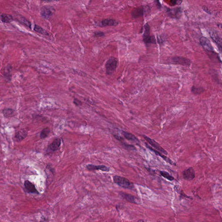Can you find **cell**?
<instances>
[{
	"label": "cell",
	"instance_id": "obj_20",
	"mask_svg": "<svg viewBox=\"0 0 222 222\" xmlns=\"http://www.w3.org/2000/svg\"><path fill=\"white\" fill-rule=\"evenodd\" d=\"M114 136L116 139L120 141L121 143H122V144L123 147H124L125 148H126L127 150H131V151H134V150H136V148H135V147L134 145L129 144H128L124 142L123 141L122 138L121 136H118V135H114Z\"/></svg>",
	"mask_w": 222,
	"mask_h": 222
},
{
	"label": "cell",
	"instance_id": "obj_14",
	"mask_svg": "<svg viewBox=\"0 0 222 222\" xmlns=\"http://www.w3.org/2000/svg\"><path fill=\"white\" fill-rule=\"evenodd\" d=\"M122 134L125 138L127 140L133 142L137 144L140 143L139 139L134 134L124 131H122Z\"/></svg>",
	"mask_w": 222,
	"mask_h": 222
},
{
	"label": "cell",
	"instance_id": "obj_33",
	"mask_svg": "<svg viewBox=\"0 0 222 222\" xmlns=\"http://www.w3.org/2000/svg\"><path fill=\"white\" fill-rule=\"evenodd\" d=\"M154 2H155V3H156V5H157V8L159 9H161V8H162V5H161V3H160V2H159V1H154Z\"/></svg>",
	"mask_w": 222,
	"mask_h": 222
},
{
	"label": "cell",
	"instance_id": "obj_23",
	"mask_svg": "<svg viewBox=\"0 0 222 222\" xmlns=\"http://www.w3.org/2000/svg\"><path fill=\"white\" fill-rule=\"evenodd\" d=\"M191 91L195 95H198L204 92L205 90L203 87H196V86H193L191 88Z\"/></svg>",
	"mask_w": 222,
	"mask_h": 222
},
{
	"label": "cell",
	"instance_id": "obj_16",
	"mask_svg": "<svg viewBox=\"0 0 222 222\" xmlns=\"http://www.w3.org/2000/svg\"><path fill=\"white\" fill-rule=\"evenodd\" d=\"M28 135V132L25 130H21L15 134V139L17 142H20L25 139Z\"/></svg>",
	"mask_w": 222,
	"mask_h": 222
},
{
	"label": "cell",
	"instance_id": "obj_4",
	"mask_svg": "<svg viewBox=\"0 0 222 222\" xmlns=\"http://www.w3.org/2000/svg\"><path fill=\"white\" fill-rule=\"evenodd\" d=\"M170 63L184 66H190L191 63V60L185 57L175 56L170 58Z\"/></svg>",
	"mask_w": 222,
	"mask_h": 222
},
{
	"label": "cell",
	"instance_id": "obj_24",
	"mask_svg": "<svg viewBox=\"0 0 222 222\" xmlns=\"http://www.w3.org/2000/svg\"><path fill=\"white\" fill-rule=\"evenodd\" d=\"M160 174L162 176L170 181H173L174 178L173 176H171L170 174L165 171H160Z\"/></svg>",
	"mask_w": 222,
	"mask_h": 222
},
{
	"label": "cell",
	"instance_id": "obj_12",
	"mask_svg": "<svg viewBox=\"0 0 222 222\" xmlns=\"http://www.w3.org/2000/svg\"><path fill=\"white\" fill-rule=\"evenodd\" d=\"M87 170L90 171L94 170H101L102 171L109 172L110 170V167L103 165H95L93 164H88L86 166Z\"/></svg>",
	"mask_w": 222,
	"mask_h": 222
},
{
	"label": "cell",
	"instance_id": "obj_8",
	"mask_svg": "<svg viewBox=\"0 0 222 222\" xmlns=\"http://www.w3.org/2000/svg\"><path fill=\"white\" fill-rule=\"evenodd\" d=\"M145 145L148 149L151 150L152 152H153L154 153L156 154V155H157V156H160V157H162V158L164 161H165L166 163H167L169 164H171V165H176V164H175L172 160H171V159H170V158H169V157H166L165 155L163 154L162 153L160 152L159 151L154 149V148L151 147V146L148 145V144H147V143H145Z\"/></svg>",
	"mask_w": 222,
	"mask_h": 222
},
{
	"label": "cell",
	"instance_id": "obj_13",
	"mask_svg": "<svg viewBox=\"0 0 222 222\" xmlns=\"http://www.w3.org/2000/svg\"><path fill=\"white\" fill-rule=\"evenodd\" d=\"M120 194L122 197L124 199H125L128 201L134 204H140L139 201H139V199L134 196L132 195L123 192H120Z\"/></svg>",
	"mask_w": 222,
	"mask_h": 222
},
{
	"label": "cell",
	"instance_id": "obj_9",
	"mask_svg": "<svg viewBox=\"0 0 222 222\" xmlns=\"http://www.w3.org/2000/svg\"><path fill=\"white\" fill-rule=\"evenodd\" d=\"M146 12L145 7L143 6H139L137 7L132 10L131 13L132 18H138L140 17H143Z\"/></svg>",
	"mask_w": 222,
	"mask_h": 222
},
{
	"label": "cell",
	"instance_id": "obj_5",
	"mask_svg": "<svg viewBox=\"0 0 222 222\" xmlns=\"http://www.w3.org/2000/svg\"><path fill=\"white\" fill-rule=\"evenodd\" d=\"M142 136L150 145H152L153 147L155 148V150H157V151L160 152L164 154H166V155L168 154V153L166 150L164 148H163L160 145V144L158 143L156 141H155L154 139H151V138H149L145 135H142Z\"/></svg>",
	"mask_w": 222,
	"mask_h": 222
},
{
	"label": "cell",
	"instance_id": "obj_1",
	"mask_svg": "<svg viewBox=\"0 0 222 222\" xmlns=\"http://www.w3.org/2000/svg\"><path fill=\"white\" fill-rule=\"evenodd\" d=\"M113 180L115 183L122 188L128 189H132L134 188L133 184L125 177L115 175L113 177Z\"/></svg>",
	"mask_w": 222,
	"mask_h": 222
},
{
	"label": "cell",
	"instance_id": "obj_15",
	"mask_svg": "<svg viewBox=\"0 0 222 222\" xmlns=\"http://www.w3.org/2000/svg\"><path fill=\"white\" fill-rule=\"evenodd\" d=\"M24 186L26 190L28 191L30 193L36 194H39V192L37 191V189L35 187V185L32 183L30 181L27 180L25 181L24 183Z\"/></svg>",
	"mask_w": 222,
	"mask_h": 222
},
{
	"label": "cell",
	"instance_id": "obj_27",
	"mask_svg": "<svg viewBox=\"0 0 222 222\" xmlns=\"http://www.w3.org/2000/svg\"><path fill=\"white\" fill-rule=\"evenodd\" d=\"M19 21L25 25V26H27L28 28H31V22L29 21H28V20L25 18H23V17L20 18V19H19Z\"/></svg>",
	"mask_w": 222,
	"mask_h": 222
},
{
	"label": "cell",
	"instance_id": "obj_26",
	"mask_svg": "<svg viewBox=\"0 0 222 222\" xmlns=\"http://www.w3.org/2000/svg\"><path fill=\"white\" fill-rule=\"evenodd\" d=\"M51 132V130L49 128H45L42 130L40 134V138L41 139H44L48 137L49 134Z\"/></svg>",
	"mask_w": 222,
	"mask_h": 222
},
{
	"label": "cell",
	"instance_id": "obj_31",
	"mask_svg": "<svg viewBox=\"0 0 222 222\" xmlns=\"http://www.w3.org/2000/svg\"><path fill=\"white\" fill-rule=\"evenodd\" d=\"M202 9L203 10H204V11L206 13L208 14H211V11H210V10L208 9V8H207L206 6H203L202 7Z\"/></svg>",
	"mask_w": 222,
	"mask_h": 222
},
{
	"label": "cell",
	"instance_id": "obj_32",
	"mask_svg": "<svg viewBox=\"0 0 222 222\" xmlns=\"http://www.w3.org/2000/svg\"><path fill=\"white\" fill-rule=\"evenodd\" d=\"M73 103L76 105H82V102L77 99H75L73 101Z\"/></svg>",
	"mask_w": 222,
	"mask_h": 222
},
{
	"label": "cell",
	"instance_id": "obj_19",
	"mask_svg": "<svg viewBox=\"0 0 222 222\" xmlns=\"http://www.w3.org/2000/svg\"><path fill=\"white\" fill-rule=\"evenodd\" d=\"M13 18L12 15L6 14H0V22L10 23L13 21Z\"/></svg>",
	"mask_w": 222,
	"mask_h": 222
},
{
	"label": "cell",
	"instance_id": "obj_29",
	"mask_svg": "<svg viewBox=\"0 0 222 222\" xmlns=\"http://www.w3.org/2000/svg\"><path fill=\"white\" fill-rule=\"evenodd\" d=\"M105 34L103 32L101 31L95 32L94 33V36L96 37H103Z\"/></svg>",
	"mask_w": 222,
	"mask_h": 222
},
{
	"label": "cell",
	"instance_id": "obj_11",
	"mask_svg": "<svg viewBox=\"0 0 222 222\" xmlns=\"http://www.w3.org/2000/svg\"><path fill=\"white\" fill-rule=\"evenodd\" d=\"M166 14L169 17L174 18H180L181 13V8H176L174 9L166 8Z\"/></svg>",
	"mask_w": 222,
	"mask_h": 222
},
{
	"label": "cell",
	"instance_id": "obj_6",
	"mask_svg": "<svg viewBox=\"0 0 222 222\" xmlns=\"http://www.w3.org/2000/svg\"><path fill=\"white\" fill-rule=\"evenodd\" d=\"M182 176L186 181H192L195 177V172L192 167H188L183 171Z\"/></svg>",
	"mask_w": 222,
	"mask_h": 222
},
{
	"label": "cell",
	"instance_id": "obj_22",
	"mask_svg": "<svg viewBox=\"0 0 222 222\" xmlns=\"http://www.w3.org/2000/svg\"><path fill=\"white\" fill-rule=\"evenodd\" d=\"M15 113V111L14 110L9 109V108L4 109L2 111L3 114L5 117H7V118H9V117L14 116Z\"/></svg>",
	"mask_w": 222,
	"mask_h": 222
},
{
	"label": "cell",
	"instance_id": "obj_10",
	"mask_svg": "<svg viewBox=\"0 0 222 222\" xmlns=\"http://www.w3.org/2000/svg\"><path fill=\"white\" fill-rule=\"evenodd\" d=\"M61 143V140L60 138H56L47 147V152H54L58 150Z\"/></svg>",
	"mask_w": 222,
	"mask_h": 222
},
{
	"label": "cell",
	"instance_id": "obj_21",
	"mask_svg": "<svg viewBox=\"0 0 222 222\" xmlns=\"http://www.w3.org/2000/svg\"><path fill=\"white\" fill-rule=\"evenodd\" d=\"M143 41L146 45H148L150 44H156V40L155 37L154 36H144L143 37Z\"/></svg>",
	"mask_w": 222,
	"mask_h": 222
},
{
	"label": "cell",
	"instance_id": "obj_28",
	"mask_svg": "<svg viewBox=\"0 0 222 222\" xmlns=\"http://www.w3.org/2000/svg\"><path fill=\"white\" fill-rule=\"evenodd\" d=\"M150 35V27L148 23H145L144 26V33L143 37Z\"/></svg>",
	"mask_w": 222,
	"mask_h": 222
},
{
	"label": "cell",
	"instance_id": "obj_35",
	"mask_svg": "<svg viewBox=\"0 0 222 222\" xmlns=\"http://www.w3.org/2000/svg\"><path fill=\"white\" fill-rule=\"evenodd\" d=\"M40 222H44V221H41Z\"/></svg>",
	"mask_w": 222,
	"mask_h": 222
},
{
	"label": "cell",
	"instance_id": "obj_18",
	"mask_svg": "<svg viewBox=\"0 0 222 222\" xmlns=\"http://www.w3.org/2000/svg\"><path fill=\"white\" fill-rule=\"evenodd\" d=\"M118 24V21L113 19H104V20L102 21L101 23V24L102 27L115 26Z\"/></svg>",
	"mask_w": 222,
	"mask_h": 222
},
{
	"label": "cell",
	"instance_id": "obj_3",
	"mask_svg": "<svg viewBox=\"0 0 222 222\" xmlns=\"http://www.w3.org/2000/svg\"><path fill=\"white\" fill-rule=\"evenodd\" d=\"M118 61L116 58L112 57L110 58L105 64L106 73L111 75L114 73L118 66Z\"/></svg>",
	"mask_w": 222,
	"mask_h": 222
},
{
	"label": "cell",
	"instance_id": "obj_30",
	"mask_svg": "<svg viewBox=\"0 0 222 222\" xmlns=\"http://www.w3.org/2000/svg\"><path fill=\"white\" fill-rule=\"evenodd\" d=\"M182 1H170V2L171 4H172L173 5H175L176 4H180L181 3Z\"/></svg>",
	"mask_w": 222,
	"mask_h": 222
},
{
	"label": "cell",
	"instance_id": "obj_2",
	"mask_svg": "<svg viewBox=\"0 0 222 222\" xmlns=\"http://www.w3.org/2000/svg\"><path fill=\"white\" fill-rule=\"evenodd\" d=\"M210 37L217 45L220 52H221L222 41L221 35L220 32L213 28H211L209 30Z\"/></svg>",
	"mask_w": 222,
	"mask_h": 222
},
{
	"label": "cell",
	"instance_id": "obj_25",
	"mask_svg": "<svg viewBox=\"0 0 222 222\" xmlns=\"http://www.w3.org/2000/svg\"><path fill=\"white\" fill-rule=\"evenodd\" d=\"M34 30L35 31L39 33L43 34L44 35H49V33L46 31L45 30H44L43 28H42L40 26H38V25H35L34 26Z\"/></svg>",
	"mask_w": 222,
	"mask_h": 222
},
{
	"label": "cell",
	"instance_id": "obj_34",
	"mask_svg": "<svg viewBox=\"0 0 222 222\" xmlns=\"http://www.w3.org/2000/svg\"><path fill=\"white\" fill-rule=\"evenodd\" d=\"M137 222H145L144 221H143V220H139V221H138Z\"/></svg>",
	"mask_w": 222,
	"mask_h": 222
},
{
	"label": "cell",
	"instance_id": "obj_17",
	"mask_svg": "<svg viewBox=\"0 0 222 222\" xmlns=\"http://www.w3.org/2000/svg\"><path fill=\"white\" fill-rule=\"evenodd\" d=\"M41 14L44 18L47 19L51 18L53 12L51 8L47 7H43L41 11Z\"/></svg>",
	"mask_w": 222,
	"mask_h": 222
},
{
	"label": "cell",
	"instance_id": "obj_7",
	"mask_svg": "<svg viewBox=\"0 0 222 222\" xmlns=\"http://www.w3.org/2000/svg\"><path fill=\"white\" fill-rule=\"evenodd\" d=\"M200 42L201 45L205 50L210 52H214L213 48L211 42L207 38L202 37L200 38Z\"/></svg>",
	"mask_w": 222,
	"mask_h": 222
}]
</instances>
